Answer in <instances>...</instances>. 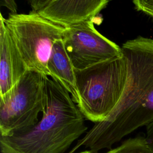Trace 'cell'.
Returning <instances> with one entry per match:
<instances>
[{
    "instance_id": "9",
    "label": "cell",
    "mask_w": 153,
    "mask_h": 153,
    "mask_svg": "<svg viewBox=\"0 0 153 153\" xmlns=\"http://www.w3.org/2000/svg\"><path fill=\"white\" fill-rule=\"evenodd\" d=\"M47 68L50 76L70 93L74 102L77 105L78 96L75 69L66 51L62 39L54 43Z\"/></svg>"
},
{
    "instance_id": "12",
    "label": "cell",
    "mask_w": 153,
    "mask_h": 153,
    "mask_svg": "<svg viewBox=\"0 0 153 153\" xmlns=\"http://www.w3.org/2000/svg\"><path fill=\"white\" fill-rule=\"evenodd\" d=\"M1 7H5L9 10L11 14H17V5L16 0H0Z\"/></svg>"
},
{
    "instance_id": "14",
    "label": "cell",
    "mask_w": 153,
    "mask_h": 153,
    "mask_svg": "<svg viewBox=\"0 0 153 153\" xmlns=\"http://www.w3.org/2000/svg\"><path fill=\"white\" fill-rule=\"evenodd\" d=\"M78 153H98V152H93V151L89 149V150H85V151L78 152Z\"/></svg>"
},
{
    "instance_id": "5",
    "label": "cell",
    "mask_w": 153,
    "mask_h": 153,
    "mask_svg": "<svg viewBox=\"0 0 153 153\" xmlns=\"http://www.w3.org/2000/svg\"><path fill=\"white\" fill-rule=\"evenodd\" d=\"M45 76L27 70L11 89L0 96L1 136H9L38 123L46 105Z\"/></svg>"
},
{
    "instance_id": "8",
    "label": "cell",
    "mask_w": 153,
    "mask_h": 153,
    "mask_svg": "<svg viewBox=\"0 0 153 153\" xmlns=\"http://www.w3.org/2000/svg\"><path fill=\"white\" fill-rule=\"evenodd\" d=\"M27 71L0 14V96L11 89Z\"/></svg>"
},
{
    "instance_id": "11",
    "label": "cell",
    "mask_w": 153,
    "mask_h": 153,
    "mask_svg": "<svg viewBox=\"0 0 153 153\" xmlns=\"http://www.w3.org/2000/svg\"><path fill=\"white\" fill-rule=\"evenodd\" d=\"M136 10L153 18V0H132Z\"/></svg>"
},
{
    "instance_id": "10",
    "label": "cell",
    "mask_w": 153,
    "mask_h": 153,
    "mask_svg": "<svg viewBox=\"0 0 153 153\" xmlns=\"http://www.w3.org/2000/svg\"><path fill=\"white\" fill-rule=\"evenodd\" d=\"M105 153H152L145 137L139 136L124 141L120 146Z\"/></svg>"
},
{
    "instance_id": "7",
    "label": "cell",
    "mask_w": 153,
    "mask_h": 153,
    "mask_svg": "<svg viewBox=\"0 0 153 153\" xmlns=\"http://www.w3.org/2000/svg\"><path fill=\"white\" fill-rule=\"evenodd\" d=\"M109 0H51L38 13L65 27L93 21Z\"/></svg>"
},
{
    "instance_id": "1",
    "label": "cell",
    "mask_w": 153,
    "mask_h": 153,
    "mask_svg": "<svg viewBox=\"0 0 153 153\" xmlns=\"http://www.w3.org/2000/svg\"><path fill=\"white\" fill-rule=\"evenodd\" d=\"M46 105L35 125L0 136L1 153H63L87 130L85 118L70 93L45 78Z\"/></svg>"
},
{
    "instance_id": "13",
    "label": "cell",
    "mask_w": 153,
    "mask_h": 153,
    "mask_svg": "<svg viewBox=\"0 0 153 153\" xmlns=\"http://www.w3.org/2000/svg\"><path fill=\"white\" fill-rule=\"evenodd\" d=\"M146 133L145 137L148 142V144L153 153V121L146 126Z\"/></svg>"
},
{
    "instance_id": "4",
    "label": "cell",
    "mask_w": 153,
    "mask_h": 153,
    "mask_svg": "<svg viewBox=\"0 0 153 153\" xmlns=\"http://www.w3.org/2000/svg\"><path fill=\"white\" fill-rule=\"evenodd\" d=\"M4 23L27 70L50 76L47 63L54 43L62 39L65 27L33 11L11 14Z\"/></svg>"
},
{
    "instance_id": "2",
    "label": "cell",
    "mask_w": 153,
    "mask_h": 153,
    "mask_svg": "<svg viewBox=\"0 0 153 153\" xmlns=\"http://www.w3.org/2000/svg\"><path fill=\"white\" fill-rule=\"evenodd\" d=\"M127 73L124 54L84 69H75L77 106L85 118L98 123L109 116L123 94Z\"/></svg>"
},
{
    "instance_id": "3",
    "label": "cell",
    "mask_w": 153,
    "mask_h": 153,
    "mask_svg": "<svg viewBox=\"0 0 153 153\" xmlns=\"http://www.w3.org/2000/svg\"><path fill=\"white\" fill-rule=\"evenodd\" d=\"M121 49L128 71L124 90L135 105L114 134L112 146L127 127L139 128L153 121V39L139 36L124 43Z\"/></svg>"
},
{
    "instance_id": "6",
    "label": "cell",
    "mask_w": 153,
    "mask_h": 153,
    "mask_svg": "<svg viewBox=\"0 0 153 153\" xmlns=\"http://www.w3.org/2000/svg\"><path fill=\"white\" fill-rule=\"evenodd\" d=\"M62 40L75 69H84L123 54L121 47L100 34L92 20L65 27Z\"/></svg>"
}]
</instances>
